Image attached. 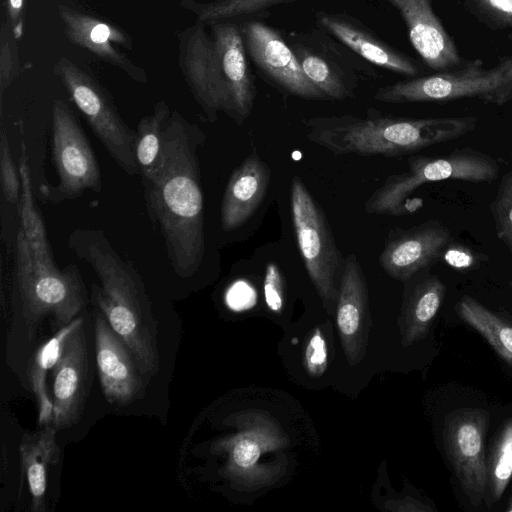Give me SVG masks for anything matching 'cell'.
I'll return each instance as SVG.
<instances>
[{
    "label": "cell",
    "mask_w": 512,
    "mask_h": 512,
    "mask_svg": "<svg viewBox=\"0 0 512 512\" xmlns=\"http://www.w3.org/2000/svg\"><path fill=\"white\" fill-rule=\"evenodd\" d=\"M511 286H512V283H511Z\"/></svg>",
    "instance_id": "cell-41"
},
{
    "label": "cell",
    "mask_w": 512,
    "mask_h": 512,
    "mask_svg": "<svg viewBox=\"0 0 512 512\" xmlns=\"http://www.w3.org/2000/svg\"><path fill=\"white\" fill-rule=\"evenodd\" d=\"M171 114L169 106L159 101L153 113L143 117L138 124L134 153L141 177L150 174L158 165Z\"/></svg>",
    "instance_id": "cell-28"
},
{
    "label": "cell",
    "mask_w": 512,
    "mask_h": 512,
    "mask_svg": "<svg viewBox=\"0 0 512 512\" xmlns=\"http://www.w3.org/2000/svg\"><path fill=\"white\" fill-rule=\"evenodd\" d=\"M451 243L450 230L436 220L407 229H392L385 239L379 264L390 277L408 281L443 258Z\"/></svg>",
    "instance_id": "cell-14"
},
{
    "label": "cell",
    "mask_w": 512,
    "mask_h": 512,
    "mask_svg": "<svg viewBox=\"0 0 512 512\" xmlns=\"http://www.w3.org/2000/svg\"><path fill=\"white\" fill-rule=\"evenodd\" d=\"M227 303L233 310H245L254 305L255 295L246 285H236L227 295Z\"/></svg>",
    "instance_id": "cell-38"
},
{
    "label": "cell",
    "mask_w": 512,
    "mask_h": 512,
    "mask_svg": "<svg viewBox=\"0 0 512 512\" xmlns=\"http://www.w3.org/2000/svg\"><path fill=\"white\" fill-rule=\"evenodd\" d=\"M374 98L393 104L477 99L502 106L512 100V55L484 67L480 59L434 74L380 87Z\"/></svg>",
    "instance_id": "cell-5"
},
{
    "label": "cell",
    "mask_w": 512,
    "mask_h": 512,
    "mask_svg": "<svg viewBox=\"0 0 512 512\" xmlns=\"http://www.w3.org/2000/svg\"><path fill=\"white\" fill-rule=\"evenodd\" d=\"M59 15L65 25L66 34L73 43L118 66L134 80L146 81L145 73L112 45V41L127 44L128 40L123 33L113 26L66 6L59 7Z\"/></svg>",
    "instance_id": "cell-22"
},
{
    "label": "cell",
    "mask_w": 512,
    "mask_h": 512,
    "mask_svg": "<svg viewBox=\"0 0 512 512\" xmlns=\"http://www.w3.org/2000/svg\"><path fill=\"white\" fill-rule=\"evenodd\" d=\"M68 248L88 263L100 286H91V299L130 349L143 377L159 370L157 321L145 286L133 264L124 260L102 230L77 228Z\"/></svg>",
    "instance_id": "cell-2"
},
{
    "label": "cell",
    "mask_w": 512,
    "mask_h": 512,
    "mask_svg": "<svg viewBox=\"0 0 512 512\" xmlns=\"http://www.w3.org/2000/svg\"><path fill=\"white\" fill-rule=\"evenodd\" d=\"M54 70L110 156L125 173L139 174L136 131L123 121L105 90L67 58H60Z\"/></svg>",
    "instance_id": "cell-8"
},
{
    "label": "cell",
    "mask_w": 512,
    "mask_h": 512,
    "mask_svg": "<svg viewBox=\"0 0 512 512\" xmlns=\"http://www.w3.org/2000/svg\"><path fill=\"white\" fill-rule=\"evenodd\" d=\"M52 158L59 183L46 189L51 202L75 199L87 189L100 192V169L92 147L69 106L60 99L52 105Z\"/></svg>",
    "instance_id": "cell-9"
},
{
    "label": "cell",
    "mask_w": 512,
    "mask_h": 512,
    "mask_svg": "<svg viewBox=\"0 0 512 512\" xmlns=\"http://www.w3.org/2000/svg\"><path fill=\"white\" fill-rule=\"evenodd\" d=\"M506 511L512 512V496H511V498H510V500L508 502V506L506 508Z\"/></svg>",
    "instance_id": "cell-40"
},
{
    "label": "cell",
    "mask_w": 512,
    "mask_h": 512,
    "mask_svg": "<svg viewBox=\"0 0 512 512\" xmlns=\"http://www.w3.org/2000/svg\"><path fill=\"white\" fill-rule=\"evenodd\" d=\"M472 10L495 28H512V0H468Z\"/></svg>",
    "instance_id": "cell-33"
},
{
    "label": "cell",
    "mask_w": 512,
    "mask_h": 512,
    "mask_svg": "<svg viewBox=\"0 0 512 512\" xmlns=\"http://www.w3.org/2000/svg\"><path fill=\"white\" fill-rule=\"evenodd\" d=\"M328 362V351L325 337L321 329L317 328L311 334L304 352V366L313 377L321 376Z\"/></svg>",
    "instance_id": "cell-34"
},
{
    "label": "cell",
    "mask_w": 512,
    "mask_h": 512,
    "mask_svg": "<svg viewBox=\"0 0 512 512\" xmlns=\"http://www.w3.org/2000/svg\"><path fill=\"white\" fill-rule=\"evenodd\" d=\"M459 317L476 330L512 367V322L465 295L456 304Z\"/></svg>",
    "instance_id": "cell-26"
},
{
    "label": "cell",
    "mask_w": 512,
    "mask_h": 512,
    "mask_svg": "<svg viewBox=\"0 0 512 512\" xmlns=\"http://www.w3.org/2000/svg\"><path fill=\"white\" fill-rule=\"evenodd\" d=\"M212 39L234 106L235 122L240 125L250 116L256 96L255 81L248 65L240 27L216 22Z\"/></svg>",
    "instance_id": "cell-20"
},
{
    "label": "cell",
    "mask_w": 512,
    "mask_h": 512,
    "mask_svg": "<svg viewBox=\"0 0 512 512\" xmlns=\"http://www.w3.org/2000/svg\"><path fill=\"white\" fill-rule=\"evenodd\" d=\"M418 275L403 305L401 332L404 346L411 345L426 335L442 305L446 291L445 285L436 275L424 271Z\"/></svg>",
    "instance_id": "cell-24"
},
{
    "label": "cell",
    "mask_w": 512,
    "mask_h": 512,
    "mask_svg": "<svg viewBox=\"0 0 512 512\" xmlns=\"http://www.w3.org/2000/svg\"><path fill=\"white\" fill-rule=\"evenodd\" d=\"M0 177L5 200L18 205L21 198V177L12 159L8 134L3 127L0 130Z\"/></svg>",
    "instance_id": "cell-32"
},
{
    "label": "cell",
    "mask_w": 512,
    "mask_h": 512,
    "mask_svg": "<svg viewBox=\"0 0 512 512\" xmlns=\"http://www.w3.org/2000/svg\"><path fill=\"white\" fill-rule=\"evenodd\" d=\"M0 55V92L2 96L16 75L13 68L14 64L12 59L9 33L5 25L2 26L1 30Z\"/></svg>",
    "instance_id": "cell-36"
},
{
    "label": "cell",
    "mask_w": 512,
    "mask_h": 512,
    "mask_svg": "<svg viewBox=\"0 0 512 512\" xmlns=\"http://www.w3.org/2000/svg\"><path fill=\"white\" fill-rule=\"evenodd\" d=\"M316 19L325 32L370 63L408 77L418 74L419 69L411 58L386 43L359 20L324 11L318 12Z\"/></svg>",
    "instance_id": "cell-19"
},
{
    "label": "cell",
    "mask_w": 512,
    "mask_h": 512,
    "mask_svg": "<svg viewBox=\"0 0 512 512\" xmlns=\"http://www.w3.org/2000/svg\"><path fill=\"white\" fill-rule=\"evenodd\" d=\"M9 16L10 22L15 38H19L22 35L23 24H22V9L23 0H9Z\"/></svg>",
    "instance_id": "cell-39"
},
{
    "label": "cell",
    "mask_w": 512,
    "mask_h": 512,
    "mask_svg": "<svg viewBox=\"0 0 512 512\" xmlns=\"http://www.w3.org/2000/svg\"><path fill=\"white\" fill-rule=\"evenodd\" d=\"M94 331L103 394L109 403L126 406L142 394V374L130 349L100 310L94 314Z\"/></svg>",
    "instance_id": "cell-15"
},
{
    "label": "cell",
    "mask_w": 512,
    "mask_h": 512,
    "mask_svg": "<svg viewBox=\"0 0 512 512\" xmlns=\"http://www.w3.org/2000/svg\"><path fill=\"white\" fill-rule=\"evenodd\" d=\"M240 30L247 54L271 84L300 98L327 99L305 75L278 30L258 20L243 22Z\"/></svg>",
    "instance_id": "cell-11"
},
{
    "label": "cell",
    "mask_w": 512,
    "mask_h": 512,
    "mask_svg": "<svg viewBox=\"0 0 512 512\" xmlns=\"http://www.w3.org/2000/svg\"><path fill=\"white\" fill-rule=\"evenodd\" d=\"M512 477V418L500 428L493 440L487 461L488 504L498 501ZM487 504V505H488Z\"/></svg>",
    "instance_id": "cell-29"
},
{
    "label": "cell",
    "mask_w": 512,
    "mask_h": 512,
    "mask_svg": "<svg viewBox=\"0 0 512 512\" xmlns=\"http://www.w3.org/2000/svg\"><path fill=\"white\" fill-rule=\"evenodd\" d=\"M263 289L267 307L274 313H280L284 304L283 277L274 263L266 266Z\"/></svg>",
    "instance_id": "cell-35"
},
{
    "label": "cell",
    "mask_w": 512,
    "mask_h": 512,
    "mask_svg": "<svg viewBox=\"0 0 512 512\" xmlns=\"http://www.w3.org/2000/svg\"><path fill=\"white\" fill-rule=\"evenodd\" d=\"M19 172L21 177L20 229L34 259L43 264L56 265L43 220L34 203L31 178L24 155L20 158Z\"/></svg>",
    "instance_id": "cell-27"
},
{
    "label": "cell",
    "mask_w": 512,
    "mask_h": 512,
    "mask_svg": "<svg viewBox=\"0 0 512 512\" xmlns=\"http://www.w3.org/2000/svg\"><path fill=\"white\" fill-rule=\"evenodd\" d=\"M443 259L448 265L456 269L469 268L475 262L470 250L460 245L453 246L452 243L446 248Z\"/></svg>",
    "instance_id": "cell-37"
},
{
    "label": "cell",
    "mask_w": 512,
    "mask_h": 512,
    "mask_svg": "<svg viewBox=\"0 0 512 512\" xmlns=\"http://www.w3.org/2000/svg\"><path fill=\"white\" fill-rule=\"evenodd\" d=\"M490 211L497 237L512 253V170L503 176Z\"/></svg>",
    "instance_id": "cell-31"
},
{
    "label": "cell",
    "mask_w": 512,
    "mask_h": 512,
    "mask_svg": "<svg viewBox=\"0 0 512 512\" xmlns=\"http://www.w3.org/2000/svg\"><path fill=\"white\" fill-rule=\"evenodd\" d=\"M489 414L481 409H459L444 421L443 442L460 485L471 505L480 507L487 496L485 435Z\"/></svg>",
    "instance_id": "cell-10"
},
{
    "label": "cell",
    "mask_w": 512,
    "mask_h": 512,
    "mask_svg": "<svg viewBox=\"0 0 512 512\" xmlns=\"http://www.w3.org/2000/svg\"><path fill=\"white\" fill-rule=\"evenodd\" d=\"M306 137L335 155L399 157L473 131L474 116L411 118L350 114L303 119Z\"/></svg>",
    "instance_id": "cell-3"
},
{
    "label": "cell",
    "mask_w": 512,
    "mask_h": 512,
    "mask_svg": "<svg viewBox=\"0 0 512 512\" xmlns=\"http://www.w3.org/2000/svg\"><path fill=\"white\" fill-rule=\"evenodd\" d=\"M286 42L305 75L327 99L355 97V67L324 30L292 32Z\"/></svg>",
    "instance_id": "cell-12"
},
{
    "label": "cell",
    "mask_w": 512,
    "mask_h": 512,
    "mask_svg": "<svg viewBox=\"0 0 512 512\" xmlns=\"http://www.w3.org/2000/svg\"><path fill=\"white\" fill-rule=\"evenodd\" d=\"M56 433L57 429L49 424L34 433H24L20 441L21 468L29 486L33 512L46 510L47 472L60 458Z\"/></svg>",
    "instance_id": "cell-23"
},
{
    "label": "cell",
    "mask_w": 512,
    "mask_h": 512,
    "mask_svg": "<svg viewBox=\"0 0 512 512\" xmlns=\"http://www.w3.org/2000/svg\"><path fill=\"white\" fill-rule=\"evenodd\" d=\"M14 287L28 339H32L46 316L57 330L70 324L88 302L76 265L64 269L34 259L21 229L14 252Z\"/></svg>",
    "instance_id": "cell-4"
},
{
    "label": "cell",
    "mask_w": 512,
    "mask_h": 512,
    "mask_svg": "<svg viewBox=\"0 0 512 512\" xmlns=\"http://www.w3.org/2000/svg\"><path fill=\"white\" fill-rule=\"evenodd\" d=\"M294 0H217L196 8L201 22L216 23L223 19L253 15L273 6Z\"/></svg>",
    "instance_id": "cell-30"
},
{
    "label": "cell",
    "mask_w": 512,
    "mask_h": 512,
    "mask_svg": "<svg viewBox=\"0 0 512 512\" xmlns=\"http://www.w3.org/2000/svg\"><path fill=\"white\" fill-rule=\"evenodd\" d=\"M82 322V316L75 318L70 324L57 330L35 353L29 364V378L33 394L38 406V424L41 427L53 422V401L48 396L47 372L57 363L66 339Z\"/></svg>",
    "instance_id": "cell-25"
},
{
    "label": "cell",
    "mask_w": 512,
    "mask_h": 512,
    "mask_svg": "<svg viewBox=\"0 0 512 512\" xmlns=\"http://www.w3.org/2000/svg\"><path fill=\"white\" fill-rule=\"evenodd\" d=\"M290 202L295 237L307 273L325 309L333 314L345 259L325 213L298 176L292 179Z\"/></svg>",
    "instance_id": "cell-7"
},
{
    "label": "cell",
    "mask_w": 512,
    "mask_h": 512,
    "mask_svg": "<svg viewBox=\"0 0 512 512\" xmlns=\"http://www.w3.org/2000/svg\"><path fill=\"white\" fill-rule=\"evenodd\" d=\"M181 65L188 85L209 122L224 112L235 121V110L215 51L202 26L190 29L181 41Z\"/></svg>",
    "instance_id": "cell-13"
},
{
    "label": "cell",
    "mask_w": 512,
    "mask_h": 512,
    "mask_svg": "<svg viewBox=\"0 0 512 512\" xmlns=\"http://www.w3.org/2000/svg\"><path fill=\"white\" fill-rule=\"evenodd\" d=\"M53 426L66 429L79 420L87 396L88 353L84 322L65 341L53 367Z\"/></svg>",
    "instance_id": "cell-16"
},
{
    "label": "cell",
    "mask_w": 512,
    "mask_h": 512,
    "mask_svg": "<svg viewBox=\"0 0 512 512\" xmlns=\"http://www.w3.org/2000/svg\"><path fill=\"white\" fill-rule=\"evenodd\" d=\"M336 321L346 359L355 365L365 355L370 324L366 278L355 254L345 258Z\"/></svg>",
    "instance_id": "cell-17"
},
{
    "label": "cell",
    "mask_w": 512,
    "mask_h": 512,
    "mask_svg": "<svg viewBox=\"0 0 512 512\" xmlns=\"http://www.w3.org/2000/svg\"><path fill=\"white\" fill-rule=\"evenodd\" d=\"M205 134L173 111L156 168L142 177L148 214L163 236L176 275L193 276L205 253L203 193L198 147Z\"/></svg>",
    "instance_id": "cell-1"
},
{
    "label": "cell",
    "mask_w": 512,
    "mask_h": 512,
    "mask_svg": "<svg viewBox=\"0 0 512 512\" xmlns=\"http://www.w3.org/2000/svg\"><path fill=\"white\" fill-rule=\"evenodd\" d=\"M271 181L268 164L254 149L233 171L226 185L220 208L224 231L241 227L256 211Z\"/></svg>",
    "instance_id": "cell-21"
},
{
    "label": "cell",
    "mask_w": 512,
    "mask_h": 512,
    "mask_svg": "<svg viewBox=\"0 0 512 512\" xmlns=\"http://www.w3.org/2000/svg\"><path fill=\"white\" fill-rule=\"evenodd\" d=\"M401 15L411 45L431 69L439 72L459 66L457 45L434 12L431 0H385Z\"/></svg>",
    "instance_id": "cell-18"
},
{
    "label": "cell",
    "mask_w": 512,
    "mask_h": 512,
    "mask_svg": "<svg viewBox=\"0 0 512 512\" xmlns=\"http://www.w3.org/2000/svg\"><path fill=\"white\" fill-rule=\"evenodd\" d=\"M499 175V165L491 156L469 148L440 157L414 156L408 169L390 175L365 202L368 214L400 216L410 212L409 196L420 186L444 180L491 182Z\"/></svg>",
    "instance_id": "cell-6"
}]
</instances>
